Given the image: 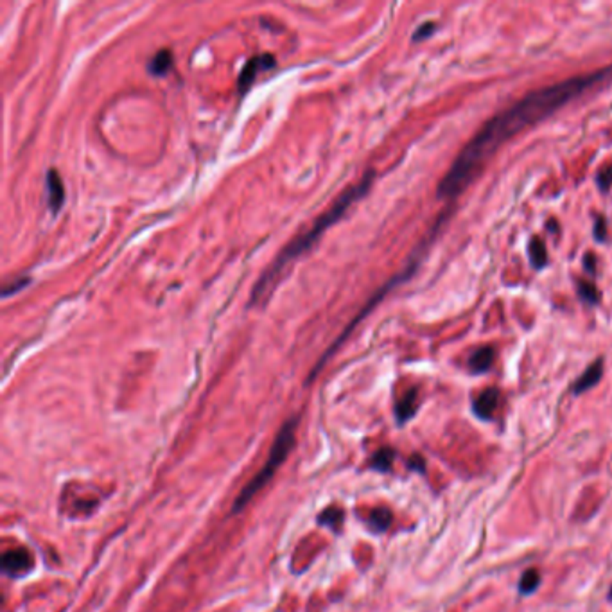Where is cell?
Here are the masks:
<instances>
[{
  "instance_id": "6da1fadb",
  "label": "cell",
  "mask_w": 612,
  "mask_h": 612,
  "mask_svg": "<svg viewBox=\"0 0 612 612\" xmlns=\"http://www.w3.org/2000/svg\"><path fill=\"white\" fill-rule=\"evenodd\" d=\"M612 76V69L596 70L587 76H575L557 85H549L540 90L530 92L528 96L517 101L508 110L494 115L480 131L476 133L463 151L458 155L451 169L439 183L436 194L443 200L456 198L460 192L471 185L472 180L480 174L490 156L508 140L516 137L523 129L546 119L553 112L560 110L575 97L582 96L600 83L607 81Z\"/></svg>"
},
{
  "instance_id": "7a4b0ae2",
  "label": "cell",
  "mask_w": 612,
  "mask_h": 612,
  "mask_svg": "<svg viewBox=\"0 0 612 612\" xmlns=\"http://www.w3.org/2000/svg\"><path fill=\"white\" fill-rule=\"evenodd\" d=\"M374 176H375L374 171H368L361 182L356 183V185H352L347 192H343L341 196L334 201V205L330 207L325 214H321L320 218H318V221L313 224L311 229L307 230V232L300 233L298 238L293 239L288 246L280 251L279 257H277L273 261V264L264 271V275L259 279V282L255 284V288L251 291V302H250L251 306L264 304L266 298L273 293L275 286H277V282H279L280 277H282L284 270H286L295 259H298L302 253H306V251L321 238V233H324L325 230L329 229V226H333L338 220H341L343 215H345V212H347L357 200H361V198L365 196L366 192H368V189L372 187Z\"/></svg>"
},
{
  "instance_id": "3957f363",
  "label": "cell",
  "mask_w": 612,
  "mask_h": 612,
  "mask_svg": "<svg viewBox=\"0 0 612 612\" xmlns=\"http://www.w3.org/2000/svg\"><path fill=\"white\" fill-rule=\"evenodd\" d=\"M297 422H298L297 419H291V421H288L282 425V430L279 431L277 439H275L273 447H271L270 451V456H268V460L264 462V465L261 467V471L257 472V474L248 481L246 487L239 492L238 499L233 503L232 508L233 514L244 510V507H246L248 503L255 498L257 494H259V490L264 489L266 483L273 478L275 472L279 471V467L286 462V458L289 456V452H291L293 445H295Z\"/></svg>"
},
{
  "instance_id": "277c9868",
  "label": "cell",
  "mask_w": 612,
  "mask_h": 612,
  "mask_svg": "<svg viewBox=\"0 0 612 612\" xmlns=\"http://www.w3.org/2000/svg\"><path fill=\"white\" fill-rule=\"evenodd\" d=\"M34 558L32 553L25 548L10 549L2 557V571L10 576H22L31 571Z\"/></svg>"
},
{
  "instance_id": "5b68a950",
  "label": "cell",
  "mask_w": 612,
  "mask_h": 612,
  "mask_svg": "<svg viewBox=\"0 0 612 612\" xmlns=\"http://www.w3.org/2000/svg\"><path fill=\"white\" fill-rule=\"evenodd\" d=\"M275 56L271 54H261V56H255V58H251L246 65H244V69H242L241 76H239V81H238V87L239 92H246L250 88V85L253 83V79L257 78V72L259 70H268L271 67H275Z\"/></svg>"
},
{
  "instance_id": "8992f818",
  "label": "cell",
  "mask_w": 612,
  "mask_h": 612,
  "mask_svg": "<svg viewBox=\"0 0 612 612\" xmlns=\"http://www.w3.org/2000/svg\"><path fill=\"white\" fill-rule=\"evenodd\" d=\"M45 187H47V205L52 212H58L63 207L65 201V185L58 171L50 169L45 176Z\"/></svg>"
},
{
  "instance_id": "52a82bcc",
  "label": "cell",
  "mask_w": 612,
  "mask_h": 612,
  "mask_svg": "<svg viewBox=\"0 0 612 612\" xmlns=\"http://www.w3.org/2000/svg\"><path fill=\"white\" fill-rule=\"evenodd\" d=\"M499 404V390L498 388H487L474 399L472 402V410L480 419L489 421L492 419L494 412Z\"/></svg>"
},
{
  "instance_id": "ba28073f",
  "label": "cell",
  "mask_w": 612,
  "mask_h": 612,
  "mask_svg": "<svg viewBox=\"0 0 612 612\" xmlns=\"http://www.w3.org/2000/svg\"><path fill=\"white\" fill-rule=\"evenodd\" d=\"M416 408H419V390L412 388L408 390L404 395L395 404V416H397L399 424H404L415 415Z\"/></svg>"
},
{
  "instance_id": "9c48e42d",
  "label": "cell",
  "mask_w": 612,
  "mask_h": 612,
  "mask_svg": "<svg viewBox=\"0 0 612 612\" xmlns=\"http://www.w3.org/2000/svg\"><path fill=\"white\" fill-rule=\"evenodd\" d=\"M602 374H603V361L602 359H598V361H594L593 365H591L589 368L576 379V383L573 384V393H575V395H580V393L587 392V390H591L593 386H596L598 381L602 379Z\"/></svg>"
},
{
  "instance_id": "30bf717a",
  "label": "cell",
  "mask_w": 612,
  "mask_h": 612,
  "mask_svg": "<svg viewBox=\"0 0 612 612\" xmlns=\"http://www.w3.org/2000/svg\"><path fill=\"white\" fill-rule=\"evenodd\" d=\"M494 356H496V352H494L492 347L478 348L469 357V370L472 374H483V372H487L492 366Z\"/></svg>"
},
{
  "instance_id": "8fae6325",
  "label": "cell",
  "mask_w": 612,
  "mask_h": 612,
  "mask_svg": "<svg viewBox=\"0 0 612 612\" xmlns=\"http://www.w3.org/2000/svg\"><path fill=\"white\" fill-rule=\"evenodd\" d=\"M171 65H173V54H171V50L162 49L151 58L149 63H147V70H149V74H153V76H165L167 70L171 69Z\"/></svg>"
},
{
  "instance_id": "7c38bea8",
  "label": "cell",
  "mask_w": 612,
  "mask_h": 612,
  "mask_svg": "<svg viewBox=\"0 0 612 612\" xmlns=\"http://www.w3.org/2000/svg\"><path fill=\"white\" fill-rule=\"evenodd\" d=\"M528 251H530V261L535 270H540V268L548 264V251H546V246H544V242L540 239H531Z\"/></svg>"
},
{
  "instance_id": "4fadbf2b",
  "label": "cell",
  "mask_w": 612,
  "mask_h": 612,
  "mask_svg": "<svg viewBox=\"0 0 612 612\" xmlns=\"http://www.w3.org/2000/svg\"><path fill=\"white\" fill-rule=\"evenodd\" d=\"M392 512H390L388 508H375L372 510L370 517H368V523H370L372 530L375 531H386L392 525Z\"/></svg>"
},
{
  "instance_id": "5bb4252c",
  "label": "cell",
  "mask_w": 612,
  "mask_h": 612,
  "mask_svg": "<svg viewBox=\"0 0 612 612\" xmlns=\"http://www.w3.org/2000/svg\"><path fill=\"white\" fill-rule=\"evenodd\" d=\"M393 458H395V451L390 447H383L375 452L374 458H372V467L377 469V471H390L392 469Z\"/></svg>"
},
{
  "instance_id": "9a60e30c",
  "label": "cell",
  "mask_w": 612,
  "mask_h": 612,
  "mask_svg": "<svg viewBox=\"0 0 612 612\" xmlns=\"http://www.w3.org/2000/svg\"><path fill=\"white\" fill-rule=\"evenodd\" d=\"M343 519H345V514L336 507L325 508L324 512L320 514V517H318V521H320L321 525L330 526L334 530H339V526L343 525Z\"/></svg>"
},
{
  "instance_id": "2e32d148",
  "label": "cell",
  "mask_w": 612,
  "mask_h": 612,
  "mask_svg": "<svg viewBox=\"0 0 612 612\" xmlns=\"http://www.w3.org/2000/svg\"><path fill=\"white\" fill-rule=\"evenodd\" d=\"M540 584V575L537 569H528V571L523 573L521 580H519V593L521 594H531Z\"/></svg>"
},
{
  "instance_id": "e0dca14e",
  "label": "cell",
  "mask_w": 612,
  "mask_h": 612,
  "mask_svg": "<svg viewBox=\"0 0 612 612\" xmlns=\"http://www.w3.org/2000/svg\"><path fill=\"white\" fill-rule=\"evenodd\" d=\"M578 295H580L582 300L591 304V306H596L600 302L598 289L594 288L593 284L589 282H578Z\"/></svg>"
},
{
  "instance_id": "ac0fdd59",
  "label": "cell",
  "mask_w": 612,
  "mask_h": 612,
  "mask_svg": "<svg viewBox=\"0 0 612 612\" xmlns=\"http://www.w3.org/2000/svg\"><path fill=\"white\" fill-rule=\"evenodd\" d=\"M433 32H434V23L433 22L422 23V25H419V29H416V31H415V34H413V41L424 40V38L431 36Z\"/></svg>"
},
{
  "instance_id": "d6986e66",
  "label": "cell",
  "mask_w": 612,
  "mask_h": 612,
  "mask_svg": "<svg viewBox=\"0 0 612 612\" xmlns=\"http://www.w3.org/2000/svg\"><path fill=\"white\" fill-rule=\"evenodd\" d=\"M594 238L596 241H607V223L603 218H596V223H594Z\"/></svg>"
},
{
  "instance_id": "ffe728a7",
  "label": "cell",
  "mask_w": 612,
  "mask_h": 612,
  "mask_svg": "<svg viewBox=\"0 0 612 612\" xmlns=\"http://www.w3.org/2000/svg\"><path fill=\"white\" fill-rule=\"evenodd\" d=\"M29 282H31V279H28V277H23V279L19 280V282L6 284L4 289H2V295H4V297H10V295H13L14 291H20V289H22L23 286H28Z\"/></svg>"
},
{
  "instance_id": "44dd1931",
  "label": "cell",
  "mask_w": 612,
  "mask_h": 612,
  "mask_svg": "<svg viewBox=\"0 0 612 612\" xmlns=\"http://www.w3.org/2000/svg\"><path fill=\"white\" fill-rule=\"evenodd\" d=\"M598 185L603 192L609 191L612 185V169H605L598 174Z\"/></svg>"
},
{
  "instance_id": "7402d4cb",
  "label": "cell",
  "mask_w": 612,
  "mask_h": 612,
  "mask_svg": "<svg viewBox=\"0 0 612 612\" xmlns=\"http://www.w3.org/2000/svg\"><path fill=\"white\" fill-rule=\"evenodd\" d=\"M408 465H410V469H416V471H421V472L425 471V462L422 460L421 456H413L412 460L408 462Z\"/></svg>"
},
{
  "instance_id": "603a6c76",
  "label": "cell",
  "mask_w": 612,
  "mask_h": 612,
  "mask_svg": "<svg viewBox=\"0 0 612 612\" xmlns=\"http://www.w3.org/2000/svg\"><path fill=\"white\" fill-rule=\"evenodd\" d=\"M593 255H591V253H587V257H585V268H587V270L589 271H594V266H593Z\"/></svg>"
},
{
  "instance_id": "cb8c5ba5",
  "label": "cell",
  "mask_w": 612,
  "mask_h": 612,
  "mask_svg": "<svg viewBox=\"0 0 612 612\" xmlns=\"http://www.w3.org/2000/svg\"><path fill=\"white\" fill-rule=\"evenodd\" d=\"M609 600H611V602H612V589H611V593H609Z\"/></svg>"
}]
</instances>
